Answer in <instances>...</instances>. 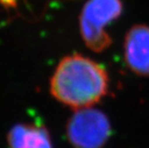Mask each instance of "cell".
<instances>
[{
	"mask_svg": "<svg viewBox=\"0 0 149 148\" xmlns=\"http://www.w3.org/2000/svg\"><path fill=\"white\" fill-rule=\"evenodd\" d=\"M110 78L106 68L79 53L66 55L59 62L49 83L57 101L75 110L93 107L107 95Z\"/></svg>",
	"mask_w": 149,
	"mask_h": 148,
	"instance_id": "cell-1",
	"label": "cell"
},
{
	"mask_svg": "<svg viewBox=\"0 0 149 148\" xmlns=\"http://www.w3.org/2000/svg\"><path fill=\"white\" fill-rule=\"evenodd\" d=\"M123 12L121 0H88L79 17V27L85 45L93 52H103L112 44L107 27Z\"/></svg>",
	"mask_w": 149,
	"mask_h": 148,
	"instance_id": "cell-2",
	"label": "cell"
},
{
	"mask_svg": "<svg viewBox=\"0 0 149 148\" xmlns=\"http://www.w3.org/2000/svg\"><path fill=\"white\" fill-rule=\"evenodd\" d=\"M10 148H53L48 130L35 123H17L7 135Z\"/></svg>",
	"mask_w": 149,
	"mask_h": 148,
	"instance_id": "cell-5",
	"label": "cell"
},
{
	"mask_svg": "<svg viewBox=\"0 0 149 148\" xmlns=\"http://www.w3.org/2000/svg\"><path fill=\"white\" fill-rule=\"evenodd\" d=\"M108 116L100 110H75L66 123V138L74 148H102L111 136Z\"/></svg>",
	"mask_w": 149,
	"mask_h": 148,
	"instance_id": "cell-3",
	"label": "cell"
},
{
	"mask_svg": "<svg viewBox=\"0 0 149 148\" xmlns=\"http://www.w3.org/2000/svg\"><path fill=\"white\" fill-rule=\"evenodd\" d=\"M127 67L138 76L149 77V26L135 24L127 31L123 43Z\"/></svg>",
	"mask_w": 149,
	"mask_h": 148,
	"instance_id": "cell-4",
	"label": "cell"
}]
</instances>
